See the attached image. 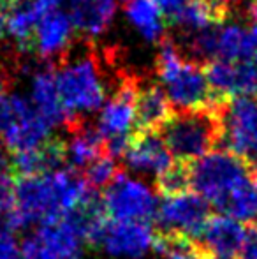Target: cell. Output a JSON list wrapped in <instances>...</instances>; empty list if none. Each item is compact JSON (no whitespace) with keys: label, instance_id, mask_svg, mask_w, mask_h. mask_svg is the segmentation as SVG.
<instances>
[{"label":"cell","instance_id":"obj_17","mask_svg":"<svg viewBox=\"0 0 257 259\" xmlns=\"http://www.w3.org/2000/svg\"><path fill=\"white\" fill-rule=\"evenodd\" d=\"M117 11V0H71L72 27L83 35H99L108 30Z\"/></svg>","mask_w":257,"mask_h":259},{"label":"cell","instance_id":"obj_33","mask_svg":"<svg viewBox=\"0 0 257 259\" xmlns=\"http://www.w3.org/2000/svg\"><path fill=\"white\" fill-rule=\"evenodd\" d=\"M248 14H250L252 21L257 25V0H252L250 6H248Z\"/></svg>","mask_w":257,"mask_h":259},{"label":"cell","instance_id":"obj_6","mask_svg":"<svg viewBox=\"0 0 257 259\" xmlns=\"http://www.w3.org/2000/svg\"><path fill=\"white\" fill-rule=\"evenodd\" d=\"M106 215L113 221L150 222L157 213V199L151 189L118 171L102 196Z\"/></svg>","mask_w":257,"mask_h":259},{"label":"cell","instance_id":"obj_31","mask_svg":"<svg viewBox=\"0 0 257 259\" xmlns=\"http://www.w3.org/2000/svg\"><path fill=\"white\" fill-rule=\"evenodd\" d=\"M13 6V0H0V32L6 30L7 16H9V9Z\"/></svg>","mask_w":257,"mask_h":259},{"label":"cell","instance_id":"obj_9","mask_svg":"<svg viewBox=\"0 0 257 259\" xmlns=\"http://www.w3.org/2000/svg\"><path fill=\"white\" fill-rule=\"evenodd\" d=\"M155 231L150 222L106 221L97 245L115 257L141 259L153 249Z\"/></svg>","mask_w":257,"mask_h":259},{"label":"cell","instance_id":"obj_1","mask_svg":"<svg viewBox=\"0 0 257 259\" xmlns=\"http://www.w3.org/2000/svg\"><path fill=\"white\" fill-rule=\"evenodd\" d=\"M88 189L85 177L72 167L34 177H14V205L4 217L6 226L18 231L35 222L59 221Z\"/></svg>","mask_w":257,"mask_h":259},{"label":"cell","instance_id":"obj_7","mask_svg":"<svg viewBox=\"0 0 257 259\" xmlns=\"http://www.w3.org/2000/svg\"><path fill=\"white\" fill-rule=\"evenodd\" d=\"M210 203L194 191L182 194L166 196L164 201L157 205V222L159 231L178 233L197 240L202 228L212 217Z\"/></svg>","mask_w":257,"mask_h":259},{"label":"cell","instance_id":"obj_8","mask_svg":"<svg viewBox=\"0 0 257 259\" xmlns=\"http://www.w3.org/2000/svg\"><path fill=\"white\" fill-rule=\"evenodd\" d=\"M83 240L62 217L42 224L21 245V259H81Z\"/></svg>","mask_w":257,"mask_h":259},{"label":"cell","instance_id":"obj_4","mask_svg":"<svg viewBox=\"0 0 257 259\" xmlns=\"http://www.w3.org/2000/svg\"><path fill=\"white\" fill-rule=\"evenodd\" d=\"M55 83L65 111L78 118V113H90L104 103V87L100 83L99 64L93 57L79 58L57 65Z\"/></svg>","mask_w":257,"mask_h":259},{"label":"cell","instance_id":"obj_28","mask_svg":"<svg viewBox=\"0 0 257 259\" xmlns=\"http://www.w3.org/2000/svg\"><path fill=\"white\" fill-rule=\"evenodd\" d=\"M238 259H257V224H250L248 228H245Z\"/></svg>","mask_w":257,"mask_h":259},{"label":"cell","instance_id":"obj_3","mask_svg":"<svg viewBox=\"0 0 257 259\" xmlns=\"http://www.w3.org/2000/svg\"><path fill=\"white\" fill-rule=\"evenodd\" d=\"M255 166L224 148H215L206 155L189 162L190 191L219 208L240 182H243Z\"/></svg>","mask_w":257,"mask_h":259},{"label":"cell","instance_id":"obj_21","mask_svg":"<svg viewBox=\"0 0 257 259\" xmlns=\"http://www.w3.org/2000/svg\"><path fill=\"white\" fill-rule=\"evenodd\" d=\"M220 211L240 222H250L257 219V173H250L236 185L227 196Z\"/></svg>","mask_w":257,"mask_h":259},{"label":"cell","instance_id":"obj_27","mask_svg":"<svg viewBox=\"0 0 257 259\" xmlns=\"http://www.w3.org/2000/svg\"><path fill=\"white\" fill-rule=\"evenodd\" d=\"M0 259H21V245L7 226H0Z\"/></svg>","mask_w":257,"mask_h":259},{"label":"cell","instance_id":"obj_26","mask_svg":"<svg viewBox=\"0 0 257 259\" xmlns=\"http://www.w3.org/2000/svg\"><path fill=\"white\" fill-rule=\"evenodd\" d=\"M14 205V175L11 169L0 171V215L6 217Z\"/></svg>","mask_w":257,"mask_h":259},{"label":"cell","instance_id":"obj_18","mask_svg":"<svg viewBox=\"0 0 257 259\" xmlns=\"http://www.w3.org/2000/svg\"><path fill=\"white\" fill-rule=\"evenodd\" d=\"M32 103H34V108L52 125H59V123L69 125V123L76 120L65 111L62 101H60L57 83H55V71H53L52 65H48V67L39 71L34 76V83H32Z\"/></svg>","mask_w":257,"mask_h":259},{"label":"cell","instance_id":"obj_13","mask_svg":"<svg viewBox=\"0 0 257 259\" xmlns=\"http://www.w3.org/2000/svg\"><path fill=\"white\" fill-rule=\"evenodd\" d=\"M72 23L69 14L60 9L48 11L35 28L34 46L39 57L53 69L67 60L72 39Z\"/></svg>","mask_w":257,"mask_h":259},{"label":"cell","instance_id":"obj_20","mask_svg":"<svg viewBox=\"0 0 257 259\" xmlns=\"http://www.w3.org/2000/svg\"><path fill=\"white\" fill-rule=\"evenodd\" d=\"M44 14L37 0H14L7 16L6 30L13 35L20 48L30 50L34 46L35 28Z\"/></svg>","mask_w":257,"mask_h":259},{"label":"cell","instance_id":"obj_30","mask_svg":"<svg viewBox=\"0 0 257 259\" xmlns=\"http://www.w3.org/2000/svg\"><path fill=\"white\" fill-rule=\"evenodd\" d=\"M243 60L254 62L257 65V25L247 28L245 35V48H243Z\"/></svg>","mask_w":257,"mask_h":259},{"label":"cell","instance_id":"obj_11","mask_svg":"<svg viewBox=\"0 0 257 259\" xmlns=\"http://www.w3.org/2000/svg\"><path fill=\"white\" fill-rule=\"evenodd\" d=\"M52 123L27 99L18 96V111L14 120L2 131V140L11 154L32 150L49 140Z\"/></svg>","mask_w":257,"mask_h":259},{"label":"cell","instance_id":"obj_16","mask_svg":"<svg viewBox=\"0 0 257 259\" xmlns=\"http://www.w3.org/2000/svg\"><path fill=\"white\" fill-rule=\"evenodd\" d=\"M67 127L72 138L65 143V162L72 169H85L93 159L104 154V140L97 127L81 122L79 116Z\"/></svg>","mask_w":257,"mask_h":259},{"label":"cell","instance_id":"obj_2","mask_svg":"<svg viewBox=\"0 0 257 259\" xmlns=\"http://www.w3.org/2000/svg\"><path fill=\"white\" fill-rule=\"evenodd\" d=\"M215 109H176L159 129L173 159L192 162L220 147L222 120Z\"/></svg>","mask_w":257,"mask_h":259},{"label":"cell","instance_id":"obj_29","mask_svg":"<svg viewBox=\"0 0 257 259\" xmlns=\"http://www.w3.org/2000/svg\"><path fill=\"white\" fill-rule=\"evenodd\" d=\"M185 2L187 0H155V4H157L162 13V18H166L169 23L175 21V18L178 16L182 7L185 6Z\"/></svg>","mask_w":257,"mask_h":259},{"label":"cell","instance_id":"obj_32","mask_svg":"<svg viewBox=\"0 0 257 259\" xmlns=\"http://www.w3.org/2000/svg\"><path fill=\"white\" fill-rule=\"evenodd\" d=\"M7 85H9V72H7V69L0 64V94H4V90L7 89Z\"/></svg>","mask_w":257,"mask_h":259},{"label":"cell","instance_id":"obj_23","mask_svg":"<svg viewBox=\"0 0 257 259\" xmlns=\"http://www.w3.org/2000/svg\"><path fill=\"white\" fill-rule=\"evenodd\" d=\"M245 35H247V28L240 27V25H227L224 28H219L217 58L219 60H231V62L243 60Z\"/></svg>","mask_w":257,"mask_h":259},{"label":"cell","instance_id":"obj_14","mask_svg":"<svg viewBox=\"0 0 257 259\" xmlns=\"http://www.w3.org/2000/svg\"><path fill=\"white\" fill-rule=\"evenodd\" d=\"M243 222L229 215H212L197 238L199 247L210 259L236 257L243 242Z\"/></svg>","mask_w":257,"mask_h":259},{"label":"cell","instance_id":"obj_35","mask_svg":"<svg viewBox=\"0 0 257 259\" xmlns=\"http://www.w3.org/2000/svg\"><path fill=\"white\" fill-rule=\"evenodd\" d=\"M255 173H257V164H255Z\"/></svg>","mask_w":257,"mask_h":259},{"label":"cell","instance_id":"obj_22","mask_svg":"<svg viewBox=\"0 0 257 259\" xmlns=\"http://www.w3.org/2000/svg\"><path fill=\"white\" fill-rule=\"evenodd\" d=\"M129 20L137 27V30L148 39V41H161L164 35V23H162V13L155 0H130L125 6Z\"/></svg>","mask_w":257,"mask_h":259},{"label":"cell","instance_id":"obj_34","mask_svg":"<svg viewBox=\"0 0 257 259\" xmlns=\"http://www.w3.org/2000/svg\"><path fill=\"white\" fill-rule=\"evenodd\" d=\"M9 169V164H7V159L6 155H4V152L0 150V171H6Z\"/></svg>","mask_w":257,"mask_h":259},{"label":"cell","instance_id":"obj_19","mask_svg":"<svg viewBox=\"0 0 257 259\" xmlns=\"http://www.w3.org/2000/svg\"><path fill=\"white\" fill-rule=\"evenodd\" d=\"M173 106L169 103L166 92L159 85H141L136 96V115L134 125L136 129L159 131L162 123L171 116Z\"/></svg>","mask_w":257,"mask_h":259},{"label":"cell","instance_id":"obj_5","mask_svg":"<svg viewBox=\"0 0 257 259\" xmlns=\"http://www.w3.org/2000/svg\"><path fill=\"white\" fill-rule=\"evenodd\" d=\"M222 138L220 147L241 157L248 164H257V97H231L220 113Z\"/></svg>","mask_w":257,"mask_h":259},{"label":"cell","instance_id":"obj_15","mask_svg":"<svg viewBox=\"0 0 257 259\" xmlns=\"http://www.w3.org/2000/svg\"><path fill=\"white\" fill-rule=\"evenodd\" d=\"M65 164V141L49 138L32 150L13 154L11 171L14 177H34L62 169Z\"/></svg>","mask_w":257,"mask_h":259},{"label":"cell","instance_id":"obj_10","mask_svg":"<svg viewBox=\"0 0 257 259\" xmlns=\"http://www.w3.org/2000/svg\"><path fill=\"white\" fill-rule=\"evenodd\" d=\"M139 79L132 74H122L118 89L110 103L102 108L97 131L104 141L115 138H130L136 115V96L139 89Z\"/></svg>","mask_w":257,"mask_h":259},{"label":"cell","instance_id":"obj_12","mask_svg":"<svg viewBox=\"0 0 257 259\" xmlns=\"http://www.w3.org/2000/svg\"><path fill=\"white\" fill-rule=\"evenodd\" d=\"M129 167L141 173H150L153 177L162 175L173 166L171 152L168 150L159 131L136 129L130 136V141L124 155Z\"/></svg>","mask_w":257,"mask_h":259},{"label":"cell","instance_id":"obj_24","mask_svg":"<svg viewBox=\"0 0 257 259\" xmlns=\"http://www.w3.org/2000/svg\"><path fill=\"white\" fill-rule=\"evenodd\" d=\"M157 191L162 196H175L190 191V173L189 162L175 160L169 169L157 177Z\"/></svg>","mask_w":257,"mask_h":259},{"label":"cell","instance_id":"obj_25","mask_svg":"<svg viewBox=\"0 0 257 259\" xmlns=\"http://www.w3.org/2000/svg\"><path fill=\"white\" fill-rule=\"evenodd\" d=\"M117 173L118 166L115 157L102 154L85 167V180L92 189H102L113 182Z\"/></svg>","mask_w":257,"mask_h":259}]
</instances>
